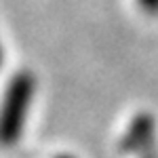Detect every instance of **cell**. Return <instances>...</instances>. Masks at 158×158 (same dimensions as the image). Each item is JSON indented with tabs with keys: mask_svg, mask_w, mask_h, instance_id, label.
Listing matches in <instances>:
<instances>
[{
	"mask_svg": "<svg viewBox=\"0 0 158 158\" xmlns=\"http://www.w3.org/2000/svg\"><path fill=\"white\" fill-rule=\"evenodd\" d=\"M34 93L36 78L32 72H19L11 78L0 103V146L9 148L19 141Z\"/></svg>",
	"mask_w": 158,
	"mask_h": 158,
	"instance_id": "1",
	"label": "cell"
},
{
	"mask_svg": "<svg viewBox=\"0 0 158 158\" xmlns=\"http://www.w3.org/2000/svg\"><path fill=\"white\" fill-rule=\"evenodd\" d=\"M148 15H158V0H137Z\"/></svg>",
	"mask_w": 158,
	"mask_h": 158,
	"instance_id": "2",
	"label": "cell"
},
{
	"mask_svg": "<svg viewBox=\"0 0 158 158\" xmlns=\"http://www.w3.org/2000/svg\"><path fill=\"white\" fill-rule=\"evenodd\" d=\"M0 65H2V49H0Z\"/></svg>",
	"mask_w": 158,
	"mask_h": 158,
	"instance_id": "3",
	"label": "cell"
},
{
	"mask_svg": "<svg viewBox=\"0 0 158 158\" xmlns=\"http://www.w3.org/2000/svg\"><path fill=\"white\" fill-rule=\"evenodd\" d=\"M59 158H70V156H59Z\"/></svg>",
	"mask_w": 158,
	"mask_h": 158,
	"instance_id": "4",
	"label": "cell"
}]
</instances>
